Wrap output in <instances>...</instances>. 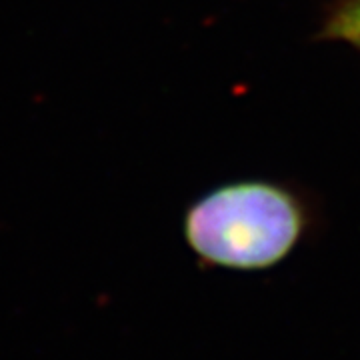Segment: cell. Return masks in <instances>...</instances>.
Here are the masks:
<instances>
[{
    "label": "cell",
    "mask_w": 360,
    "mask_h": 360,
    "mask_svg": "<svg viewBox=\"0 0 360 360\" xmlns=\"http://www.w3.org/2000/svg\"><path fill=\"white\" fill-rule=\"evenodd\" d=\"M309 226L302 198L270 180H236L206 193L184 217L186 243L205 262L262 270L286 258Z\"/></svg>",
    "instance_id": "cell-1"
},
{
    "label": "cell",
    "mask_w": 360,
    "mask_h": 360,
    "mask_svg": "<svg viewBox=\"0 0 360 360\" xmlns=\"http://www.w3.org/2000/svg\"><path fill=\"white\" fill-rule=\"evenodd\" d=\"M319 39L345 42L360 52V0H335L322 20Z\"/></svg>",
    "instance_id": "cell-2"
}]
</instances>
